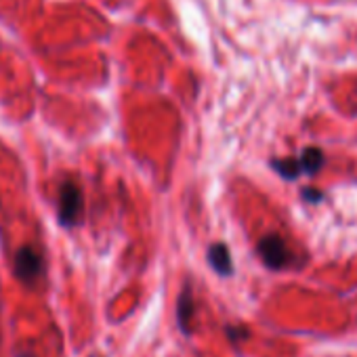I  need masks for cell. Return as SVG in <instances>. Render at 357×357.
<instances>
[{"label": "cell", "mask_w": 357, "mask_h": 357, "mask_svg": "<svg viewBox=\"0 0 357 357\" xmlns=\"http://www.w3.org/2000/svg\"><path fill=\"white\" fill-rule=\"evenodd\" d=\"M324 162L326 155L319 147H305L298 158H275L271 160V166L282 178L294 181L301 174H315L317 170H321Z\"/></svg>", "instance_id": "cell-1"}, {"label": "cell", "mask_w": 357, "mask_h": 357, "mask_svg": "<svg viewBox=\"0 0 357 357\" xmlns=\"http://www.w3.org/2000/svg\"><path fill=\"white\" fill-rule=\"evenodd\" d=\"M257 255L261 257V261L265 263L267 269L271 271H282L286 267L292 265L294 257L292 250L288 248L286 240L278 234H267L259 240L257 244Z\"/></svg>", "instance_id": "cell-2"}, {"label": "cell", "mask_w": 357, "mask_h": 357, "mask_svg": "<svg viewBox=\"0 0 357 357\" xmlns=\"http://www.w3.org/2000/svg\"><path fill=\"white\" fill-rule=\"evenodd\" d=\"M84 208V198L82 190L72 178H66L59 188V223L63 227H74L80 223Z\"/></svg>", "instance_id": "cell-3"}, {"label": "cell", "mask_w": 357, "mask_h": 357, "mask_svg": "<svg viewBox=\"0 0 357 357\" xmlns=\"http://www.w3.org/2000/svg\"><path fill=\"white\" fill-rule=\"evenodd\" d=\"M13 271H15L17 280L26 282V284H34L45 271V259H43L40 250H36L34 246H22L15 252Z\"/></svg>", "instance_id": "cell-4"}, {"label": "cell", "mask_w": 357, "mask_h": 357, "mask_svg": "<svg viewBox=\"0 0 357 357\" xmlns=\"http://www.w3.org/2000/svg\"><path fill=\"white\" fill-rule=\"evenodd\" d=\"M194 313H196V303H194L192 288L188 284L181 290V294H178V303H176V319L185 334H192V330H194Z\"/></svg>", "instance_id": "cell-5"}, {"label": "cell", "mask_w": 357, "mask_h": 357, "mask_svg": "<svg viewBox=\"0 0 357 357\" xmlns=\"http://www.w3.org/2000/svg\"><path fill=\"white\" fill-rule=\"evenodd\" d=\"M206 259H208V263H211V267L219 273V275H223V278H229L231 273H234V261H231V252H229V248L223 244V242H217V244H213L211 248H208V252H206Z\"/></svg>", "instance_id": "cell-6"}, {"label": "cell", "mask_w": 357, "mask_h": 357, "mask_svg": "<svg viewBox=\"0 0 357 357\" xmlns=\"http://www.w3.org/2000/svg\"><path fill=\"white\" fill-rule=\"evenodd\" d=\"M303 198H305L309 204H317V202H321V200H324V194H321L319 190H311V188H307V190L303 192Z\"/></svg>", "instance_id": "cell-7"}, {"label": "cell", "mask_w": 357, "mask_h": 357, "mask_svg": "<svg viewBox=\"0 0 357 357\" xmlns=\"http://www.w3.org/2000/svg\"><path fill=\"white\" fill-rule=\"evenodd\" d=\"M227 334L231 336V340H242V338H246V336H248V330H246V332H236V328H234V326H227Z\"/></svg>", "instance_id": "cell-8"}]
</instances>
